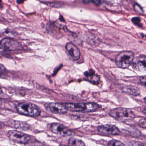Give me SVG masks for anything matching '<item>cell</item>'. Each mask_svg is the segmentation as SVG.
Masks as SVG:
<instances>
[{"label": "cell", "mask_w": 146, "mask_h": 146, "mask_svg": "<svg viewBox=\"0 0 146 146\" xmlns=\"http://www.w3.org/2000/svg\"><path fill=\"white\" fill-rule=\"evenodd\" d=\"M68 111L74 112H91L96 111L99 109L98 104L92 102L79 103H63Z\"/></svg>", "instance_id": "obj_1"}, {"label": "cell", "mask_w": 146, "mask_h": 146, "mask_svg": "<svg viewBox=\"0 0 146 146\" xmlns=\"http://www.w3.org/2000/svg\"><path fill=\"white\" fill-rule=\"evenodd\" d=\"M19 114L31 117H37L41 114V110L37 106L31 103H21L16 106Z\"/></svg>", "instance_id": "obj_2"}, {"label": "cell", "mask_w": 146, "mask_h": 146, "mask_svg": "<svg viewBox=\"0 0 146 146\" xmlns=\"http://www.w3.org/2000/svg\"><path fill=\"white\" fill-rule=\"evenodd\" d=\"M109 115L114 119L121 122H126L133 120L135 115L131 110L123 108H117L110 111Z\"/></svg>", "instance_id": "obj_3"}, {"label": "cell", "mask_w": 146, "mask_h": 146, "mask_svg": "<svg viewBox=\"0 0 146 146\" xmlns=\"http://www.w3.org/2000/svg\"><path fill=\"white\" fill-rule=\"evenodd\" d=\"M134 54L131 51H123L118 54L116 58L115 62L118 67L127 68L133 62Z\"/></svg>", "instance_id": "obj_4"}, {"label": "cell", "mask_w": 146, "mask_h": 146, "mask_svg": "<svg viewBox=\"0 0 146 146\" xmlns=\"http://www.w3.org/2000/svg\"><path fill=\"white\" fill-rule=\"evenodd\" d=\"M0 47L1 51H15L20 48L21 44L16 40L6 38L1 40Z\"/></svg>", "instance_id": "obj_5"}, {"label": "cell", "mask_w": 146, "mask_h": 146, "mask_svg": "<svg viewBox=\"0 0 146 146\" xmlns=\"http://www.w3.org/2000/svg\"><path fill=\"white\" fill-rule=\"evenodd\" d=\"M7 135L10 140L18 144H27L31 139V137L28 135L15 130L9 131Z\"/></svg>", "instance_id": "obj_6"}, {"label": "cell", "mask_w": 146, "mask_h": 146, "mask_svg": "<svg viewBox=\"0 0 146 146\" xmlns=\"http://www.w3.org/2000/svg\"><path fill=\"white\" fill-rule=\"evenodd\" d=\"M51 131L55 133L63 136H72L75 133L69 129L66 126L59 123H54L49 125Z\"/></svg>", "instance_id": "obj_7"}, {"label": "cell", "mask_w": 146, "mask_h": 146, "mask_svg": "<svg viewBox=\"0 0 146 146\" xmlns=\"http://www.w3.org/2000/svg\"><path fill=\"white\" fill-rule=\"evenodd\" d=\"M97 130L99 133L107 136L117 135L121 133L119 129L112 124H105L99 126L97 128Z\"/></svg>", "instance_id": "obj_8"}, {"label": "cell", "mask_w": 146, "mask_h": 146, "mask_svg": "<svg viewBox=\"0 0 146 146\" xmlns=\"http://www.w3.org/2000/svg\"><path fill=\"white\" fill-rule=\"evenodd\" d=\"M47 111L55 114H63L68 110L63 104L57 103H47L44 105Z\"/></svg>", "instance_id": "obj_9"}, {"label": "cell", "mask_w": 146, "mask_h": 146, "mask_svg": "<svg viewBox=\"0 0 146 146\" xmlns=\"http://www.w3.org/2000/svg\"><path fill=\"white\" fill-rule=\"evenodd\" d=\"M65 48L68 56L71 60L75 61L79 59L81 55L80 51L73 43H67L65 46Z\"/></svg>", "instance_id": "obj_10"}, {"label": "cell", "mask_w": 146, "mask_h": 146, "mask_svg": "<svg viewBox=\"0 0 146 146\" xmlns=\"http://www.w3.org/2000/svg\"><path fill=\"white\" fill-rule=\"evenodd\" d=\"M133 67L139 72H146V55H141L134 59Z\"/></svg>", "instance_id": "obj_11"}, {"label": "cell", "mask_w": 146, "mask_h": 146, "mask_svg": "<svg viewBox=\"0 0 146 146\" xmlns=\"http://www.w3.org/2000/svg\"><path fill=\"white\" fill-rule=\"evenodd\" d=\"M84 74L87 78V80L93 84H97L100 81L99 76L96 74L95 72L92 69L85 72Z\"/></svg>", "instance_id": "obj_12"}, {"label": "cell", "mask_w": 146, "mask_h": 146, "mask_svg": "<svg viewBox=\"0 0 146 146\" xmlns=\"http://www.w3.org/2000/svg\"><path fill=\"white\" fill-rule=\"evenodd\" d=\"M122 90L124 92L133 96H138L140 93L139 88L135 86H126L123 87Z\"/></svg>", "instance_id": "obj_13"}, {"label": "cell", "mask_w": 146, "mask_h": 146, "mask_svg": "<svg viewBox=\"0 0 146 146\" xmlns=\"http://www.w3.org/2000/svg\"><path fill=\"white\" fill-rule=\"evenodd\" d=\"M9 123L11 127L22 130H28L30 128V126L27 123L24 122L12 121H10Z\"/></svg>", "instance_id": "obj_14"}, {"label": "cell", "mask_w": 146, "mask_h": 146, "mask_svg": "<svg viewBox=\"0 0 146 146\" xmlns=\"http://www.w3.org/2000/svg\"><path fill=\"white\" fill-rule=\"evenodd\" d=\"M69 144L70 146H85L82 141L73 138L69 139Z\"/></svg>", "instance_id": "obj_15"}, {"label": "cell", "mask_w": 146, "mask_h": 146, "mask_svg": "<svg viewBox=\"0 0 146 146\" xmlns=\"http://www.w3.org/2000/svg\"><path fill=\"white\" fill-rule=\"evenodd\" d=\"M108 146H126L123 143L117 140L110 141L108 143Z\"/></svg>", "instance_id": "obj_16"}, {"label": "cell", "mask_w": 146, "mask_h": 146, "mask_svg": "<svg viewBox=\"0 0 146 146\" xmlns=\"http://www.w3.org/2000/svg\"><path fill=\"white\" fill-rule=\"evenodd\" d=\"M83 2L85 3H92L97 6H99L101 3V0H83Z\"/></svg>", "instance_id": "obj_17"}, {"label": "cell", "mask_w": 146, "mask_h": 146, "mask_svg": "<svg viewBox=\"0 0 146 146\" xmlns=\"http://www.w3.org/2000/svg\"><path fill=\"white\" fill-rule=\"evenodd\" d=\"M132 22L136 25L138 26H141V19L140 18L138 17H133L132 19Z\"/></svg>", "instance_id": "obj_18"}, {"label": "cell", "mask_w": 146, "mask_h": 146, "mask_svg": "<svg viewBox=\"0 0 146 146\" xmlns=\"http://www.w3.org/2000/svg\"><path fill=\"white\" fill-rule=\"evenodd\" d=\"M134 9L135 12L138 13L143 14V13H144V11H143L142 8H141V7L140 5H139V4H135V5H134Z\"/></svg>", "instance_id": "obj_19"}, {"label": "cell", "mask_w": 146, "mask_h": 146, "mask_svg": "<svg viewBox=\"0 0 146 146\" xmlns=\"http://www.w3.org/2000/svg\"><path fill=\"white\" fill-rule=\"evenodd\" d=\"M129 146H146V144L137 141H131L128 144Z\"/></svg>", "instance_id": "obj_20"}, {"label": "cell", "mask_w": 146, "mask_h": 146, "mask_svg": "<svg viewBox=\"0 0 146 146\" xmlns=\"http://www.w3.org/2000/svg\"><path fill=\"white\" fill-rule=\"evenodd\" d=\"M139 125L141 127L146 129V118H142L139 121Z\"/></svg>", "instance_id": "obj_21"}, {"label": "cell", "mask_w": 146, "mask_h": 146, "mask_svg": "<svg viewBox=\"0 0 146 146\" xmlns=\"http://www.w3.org/2000/svg\"><path fill=\"white\" fill-rule=\"evenodd\" d=\"M139 82L142 86L146 87V75L143 76H141L140 78Z\"/></svg>", "instance_id": "obj_22"}, {"label": "cell", "mask_w": 146, "mask_h": 146, "mask_svg": "<svg viewBox=\"0 0 146 146\" xmlns=\"http://www.w3.org/2000/svg\"><path fill=\"white\" fill-rule=\"evenodd\" d=\"M6 71L5 68L4 67V66L2 64H1V70H0V72H1V75L3 73Z\"/></svg>", "instance_id": "obj_23"}, {"label": "cell", "mask_w": 146, "mask_h": 146, "mask_svg": "<svg viewBox=\"0 0 146 146\" xmlns=\"http://www.w3.org/2000/svg\"><path fill=\"white\" fill-rule=\"evenodd\" d=\"M25 1V0H17V2L18 3H21Z\"/></svg>", "instance_id": "obj_24"}, {"label": "cell", "mask_w": 146, "mask_h": 146, "mask_svg": "<svg viewBox=\"0 0 146 146\" xmlns=\"http://www.w3.org/2000/svg\"><path fill=\"white\" fill-rule=\"evenodd\" d=\"M142 112H143V113H144L145 115H146V107L143 109V110H142Z\"/></svg>", "instance_id": "obj_25"}, {"label": "cell", "mask_w": 146, "mask_h": 146, "mask_svg": "<svg viewBox=\"0 0 146 146\" xmlns=\"http://www.w3.org/2000/svg\"><path fill=\"white\" fill-rule=\"evenodd\" d=\"M144 100H145V102L146 103V97L144 98Z\"/></svg>", "instance_id": "obj_26"}, {"label": "cell", "mask_w": 146, "mask_h": 146, "mask_svg": "<svg viewBox=\"0 0 146 146\" xmlns=\"http://www.w3.org/2000/svg\"><path fill=\"white\" fill-rule=\"evenodd\" d=\"M60 146H66V145H61Z\"/></svg>", "instance_id": "obj_27"}]
</instances>
